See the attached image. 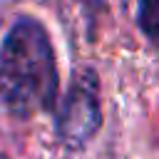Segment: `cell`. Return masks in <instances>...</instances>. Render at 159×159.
<instances>
[{"mask_svg":"<svg viewBox=\"0 0 159 159\" xmlns=\"http://www.w3.org/2000/svg\"><path fill=\"white\" fill-rule=\"evenodd\" d=\"M57 60L45 25L22 15L0 47V99L10 114L27 119L50 112L57 102Z\"/></svg>","mask_w":159,"mask_h":159,"instance_id":"1","label":"cell"},{"mask_svg":"<svg viewBox=\"0 0 159 159\" xmlns=\"http://www.w3.org/2000/svg\"><path fill=\"white\" fill-rule=\"evenodd\" d=\"M102 127L99 87L92 70L75 75L60 112H57V137L70 149H82Z\"/></svg>","mask_w":159,"mask_h":159,"instance_id":"2","label":"cell"},{"mask_svg":"<svg viewBox=\"0 0 159 159\" xmlns=\"http://www.w3.org/2000/svg\"><path fill=\"white\" fill-rule=\"evenodd\" d=\"M137 22L142 32L154 45H159V2H142L137 10Z\"/></svg>","mask_w":159,"mask_h":159,"instance_id":"3","label":"cell"}]
</instances>
